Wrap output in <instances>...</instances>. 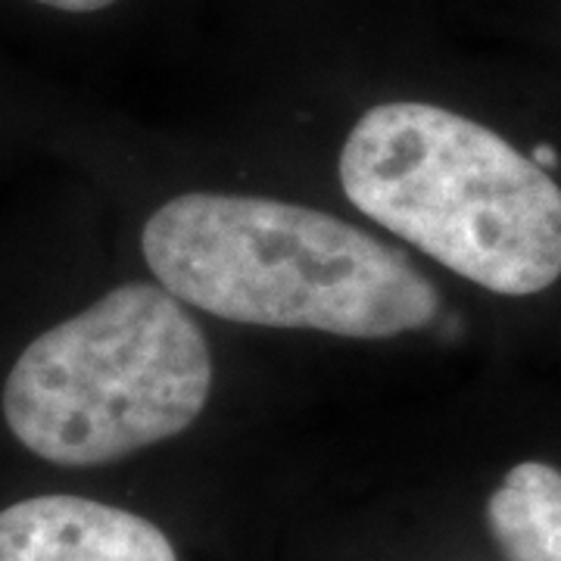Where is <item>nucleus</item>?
<instances>
[{"label":"nucleus","mask_w":561,"mask_h":561,"mask_svg":"<svg viewBox=\"0 0 561 561\" xmlns=\"http://www.w3.org/2000/svg\"><path fill=\"white\" fill-rule=\"evenodd\" d=\"M486 524L508 561H561V471L515 465L486 502Z\"/></svg>","instance_id":"39448f33"},{"label":"nucleus","mask_w":561,"mask_h":561,"mask_svg":"<svg viewBox=\"0 0 561 561\" xmlns=\"http://www.w3.org/2000/svg\"><path fill=\"white\" fill-rule=\"evenodd\" d=\"M530 160L537 162V165H542V169H552V165H559V150L549 147V144H537L534 153H530Z\"/></svg>","instance_id":"0eeeda50"},{"label":"nucleus","mask_w":561,"mask_h":561,"mask_svg":"<svg viewBox=\"0 0 561 561\" xmlns=\"http://www.w3.org/2000/svg\"><path fill=\"white\" fill-rule=\"evenodd\" d=\"M44 7H54V10H66V13H94V10H103L116 0H38Z\"/></svg>","instance_id":"423d86ee"},{"label":"nucleus","mask_w":561,"mask_h":561,"mask_svg":"<svg viewBox=\"0 0 561 561\" xmlns=\"http://www.w3.org/2000/svg\"><path fill=\"white\" fill-rule=\"evenodd\" d=\"M140 247L181 302L241 324L371 341L440 312L437 287L402 250L297 203L181 194L147 219Z\"/></svg>","instance_id":"f257e3e1"},{"label":"nucleus","mask_w":561,"mask_h":561,"mask_svg":"<svg viewBox=\"0 0 561 561\" xmlns=\"http://www.w3.org/2000/svg\"><path fill=\"white\" fill-rule=\"evenodd\" d=\"M213 387L201 324L162 284H122L25 346L3 383V419L38 459H125L187 431Z\"/></svg>","instance_id":"7ed1b4c3"},{"label":"nucleus","mask_w":561,"mask_h":561,"mask_svg":"<svg viewBox=\"0 0 561 561\" xmlns=\"http://www.w3.org/2000/svg\"><path fill=\"white\" fill-rule=\"evenodd\" d=\"M0 561H179L157 524L84 496H32L0 512Z\"/></svg>","instance_id":"20e7f679"},{"label":"nucleus","mask_w":561,"mask_h":561,"mask_svg":"<svg viewBox=\"0 0 561 561\" xmlns=\"http://www.w3.org/2000/svg\"><path fill=\"white\" fill-rule=\"evenodd\" d=\"M341 184L368 219L493 294L561 278V187L481 122L381 103L343 144Z\"/></svg>","instance_id":"f03ea898"}]
</instances>
